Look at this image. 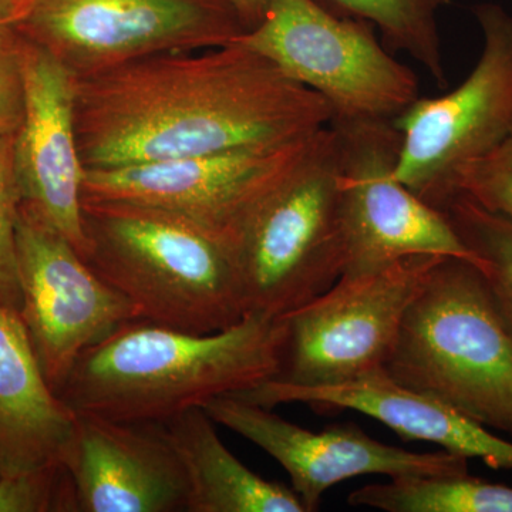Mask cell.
I'll return each mask as SVG.
<instances>
[{
  "instance_id": "6",
  "label": "cell",
  "mask_w": 512,
  "mask_h": 512,
  "mask_svg": "<svg viewBox=\"0 0 512 512\" xmlns=\"http://www.w3.org/2000/svg\"><path fill=\"white\" fill-rule=\"evenodd\" d=\"M319 94L332 124L389 121L419 99V80L390 55L372 26L318 0H268L258 25L234 40Z\"/></svg>"
},
{
  "instance_id": "16",
  "label": "cell",
  "mask_w": 512,
  "mask_h": 512,
  "mask_svg": "<svg viewBox=\"0 0 512 512\" xmlns=\"http://www.w3.org/2000/svg\"><path fill=\"white\" fill-rule=\"evenodd\" d=\"M232 396L266 409L302 403L316 412L355 410L380 421L403 440L427 441L467 460L478 458L495 470H512L511 441L436 397L394 382L384 370L333 386H295L272 379Z\"/></svg>"
},
{
  "instance_id": "10",
  "label": "cell",
  "mask_w": 512,
  "mask_h": 512,
  "mask_svg": "<svg viewBox=\"0 0 512 512\" xmlns=\"http://www.w3.org/2000/svg\"><path fill=\"white\" fill-rule=\"evenodd\" d=\"M323 130L281 146L84 168L82 198L140 202L174 212L221 242L235 258L255 215L298 170Z\"/></svg>"
},
{
  "instance_id": "27",
  "label": "cell",
  "mask_w": 512,
  "mask_h": 512,
  "mask_svg": "<svg viewBox=\"0 0 512 512\" xmlns=\"http://www.w3.org/2000/svg\"><path fill=\"white\" fill-rule=\"evenodd\" d=\"M25 5V0H0V26L16 25Z\"/></svg>"
},
{
  "instance_id": "4",
  "label": "cell",
  "mask_w": 512,
  "mask_h": 512,
  "mask_svg": "<svg viewBox=\"0 0 512 512\" xmlns=\"http://www.w3.org/2000/svg\"><path fill=\"white\" fill-rule=\"evenodd\" d=\"M384 373L512 436V325L471 262L443 258L431 269Z\"/></svg>"
},
{
  "instance_id": "15",
  "label": "cell",
  "mask_w": 512,
  "mask_h": 512,
  "mask_svg": "<svg viewBox=\"0 0 512 512\" xmlns=\"http://www.w3.org/2000/svg\"><path fill=\"white\" fill-rule=\"evenodd\" d=\"M77 512H187L190 484L164 423L76 413Z\"/></svg>"
},
{
  "instance_id": "28",
  "label": "cell",
  "mask_w": 512,
  "mask_h": 512,
  "mask_svg": "<svg viewBox=\"0 0 512 512\" xmlns=\"http://www.w3.org/2000/svg\"><path fill=\"white\" fill-rule=\"evenodd\" d=\"M25 2H28V0H25Z\"/></svg>"
},
{
  "instance_id": "19",
  "label": "cell",
  "mask_w": 512,
  "mask_h": 512,
  "mask_svg": "<svg viewBox=\"0 0 512 512\" xmlns=\"http://www.w3.org/2000/svg\"><path fill=\"white\" fill-rule=\"evenodd\" d=\"M348 501L386 512H512V488L468 473L400 477L357 488Z\"/></svg>"
},
{
  "instance_id": "23",
  "label": "cell",
  "mask_w": 512,
  "mask_h": 512,
  "mask_svg": "<svg viewBox=\"0 0 512 512\" xmlns=\"http://www.w3.org/2000/svg\"><path fill=\"white\" fill-rule=\"evenodd\" d=\"M15 136H0V303L20 311L18 265H16V224L20 197L13 165Z\"/></svg>"
},
{
  "instance_id": "12",
  "label": "cell",
  "mask_w": 512,
  "mask_h": 512,
  "mask_svg": "<svg viewBox=\"0 0 512 512\" xmlns=\"http://www.w3.org/2000/svg\"><path fill=\"white\" fill-rule=\"evenodd\" d=\"M16 265L19 315L46 382L57 394L84 350L140 313L66 238L20 210Z\"/></svg>"
},
{
  "instance_id": "1",
  "label": "cell",
  "mask_w": 512,
  "mask_h": 512,
  "mask_svg": "<svg viewBox=\"0 0 512 512\" xmlns=\"http://www.w3.org/2000/svg\"><path fill=\"white\" fill-rule=\"evenodd\" d=\"M87 170L281 146L330 127L319 94L232 42L73 77Z\"/></svg>"
},
{
  "instance_id": "14",
  "label": "cell",
  "mask_w": 512,
  "mask_h": 512,
  "mask_svg": "<svg viewBox=\"0 0 512 512\" xmlns=\"http://www.w3.org/2000/svg\"><path fill=\"white\" fill-rule=\"evenodd\" d=\"M25 110L13 143L20 211L66 238L86 256L84 165L74 130L73 76L25 39Z\"/></svg>"
},
{
  "instance_id": "22",
  "label": "cell",
  "mask_w": 512,
  "mask_h": 512,
  "mask_svg": "<svg viewBox=\"0 0 512 512\" xmlns=\"http://www.w3.org/2000/svg\"><path fill=\"white\" fill-rule=\"evenodd\" d=\"M77 512L72 474L63 464L0 476V512Z\"/></svg>"
},
{
  "instance_id": "18",
  "label": "cell",
  "mask_w": 512,
  "mask_h": 512,
  "mask_svg": "<svg viewBox=\"0 0 512 512\" xmlns=\"http://www.w3.org/2000/svg\"><path fill=\"white\" fill-rule=\"evenodd\" d=\"M215 424L204 409L164 423L190 484L187 512H306L292 487L265 480L242 464Z\"/></svg>"
},
{
  "instance_id": "11",
  "label": "cell",
  "mask_w": 512,
  "mask_h": 512,
  "mask_svg": "<svg viewBox=\"0 0 512 512\" xmlns=\"http://www.w3.org/2000/svg\"><path fill=\"white\" fill-rule=\"evenodd\" d=\"M338 137L345 274L413 255L458 258L481 268L446 215L397 180L400 131L389 121L332 124Z\"/></svg>"
},
{
  "instance_id": "26",
  "label": "cell",
  "mask_w": 512,
  "mask_h": 512,
  "mask_svg": "<svg viewBox=\"0 0 512 512\" xmlns=\"http://www.w3.org/2000/svg\"><path fill=\"white\" fill-rule=\"evenodd\" d=\"M231 2L247 30L258 25L259 20L264 16L266 5H268V0H231Z\"/></svg>"
},
{
  "instance_id": "20",
  "label": "cell",
  "mask_w": 512,
  "mask_h": 512,
  "mask_svg": "<svg viewBox=\"0 0 512 512\" xmlns=\"http://www.w3.org/2000/svg\"><path fill=\"white\" fill-rule=\"evenodd\" d=\"M330 12L369 23L387 49L406 53L426 69L437 86L447 84L439 12L448 0H318Z\"/></svg>"
},
{
  "instance_id": "8",
  "label": "cell",
  "mask_w": 512,
  "mask_h": 512,
  "mask_svg": "<svg viewBox=\"0 0 512 512\" xmlns=\"http://www.w3.org/2000/svg\"><path fill=\"white\" fill-rule=\"evenodd\" d=\"M483 33L480 59L466 80L440 97H419L394 120L400 131L397 180L443 211L466 165L512 131V15L495 3L473 8Z\"/></svg>"
},
{
  "instance_id": "13",
  "label": "cell",
  "mask_w": 512,
  "mask_h": 512,
  "mask_svg": "<svg viewBox=\"0 0 512 512\" xmlns=\"http://www.w3.org/2000/svg\"><path fill=\"white\" fill-rule=\"evenodd\" d=\"M215 423L234 431L285 468L306 512L318 511L323 495L349 478L444 476L468 473L467 458L436 451L414 453L387 446L356 424L303 429L271 409L237 396H221L204 407Z\"/></svg>"
},
{
  "instance_id": "17",
  "label": "cell",
  "mask_w": 512,
  "mask_h": 512,
  "mask_svg": "<svg viewBox=\"0 0 512 512\" xmlns=\"http://www.w3.org/2000/svg\"><path fill=\"white\" fill-rule=\"evenodd\" d=\"M76 413L46 382L19 312L0 303V476L67 467Z\"/></svg>"
},
{
  "instance_id": "3",
  "label": "cell",
  "mask_w": 512,
  "mask_h": 512,
  "mask_svg": "<svg viewBox=\"0 0 512 512\" xmlns=\"http://www.w3.org/2000/svg\"><path fill=\"white\" fill-rule=\"evenodd\" d=\"M84 261L140 319L183 332H220L247 315L234 254L174 212L82 198Z\"/></svg>"
},
{
  "instance_id": "21",
  "label": "cell",
  "mask_w": 512,
  "mask_h": 512,
  "mask_svg": "<svg viewBox=\"0 0 512 512\" xmlns=\"http://www.w3.org/2000/svg\"><path fill=\"white\" fill-rule=\"evenodd\" d=\"M441 212L480 259V271L512 325V221L466 195H456Z\"/></svg>"
},
{
  "instance_id": "9",
  "label": "cell",
  "mask_w": 512,
  "mask_h": 512,
  "mask_svg": "<svg viewBox=\"0 0 512 512\" xmlns=\"http://www.w3.org/2000/svg\"><path fill=\"white\" fill-rule=\"evenodd\" d=\"M443 258L407 256L375 271L342 275L328 291L282 316L288 342L276 380L333 386L384 370L407 311Z\"/></svg>"
},
{
  "instance_id": "2",
  "label": "cell",
  "mask_w": 512,
  "mask_h": 512,
  "mask_svg": "<svg viewBox=\"0 0 512 512\" xmlns=\"http://www.w3.org/2000/svg\"><path fill=\"white\" fill-rule=\"evenodd\" d=\"M286 342L285 318L259 312L207 335L128 320L84 350L57 396L74 413L165 423L276 379Z\"/></svg>"
},
{
  "instance_id": "7",
  "label": "cell",
  "mask_w": 512,
  "mask_h": 512,
  "mask_svg": "<svg viewBox=\"0 0 512 512\" xmlns=\"http://www.w3.org/2000/svg\"><path fill=\"white\" fill-rule=\"evenodd\" d=\"M15 26L73 77L229 45L247 32L231 0H28Z\"/></svg>"
},
{
  "instance_id": "24",
  "label": "cell",
  "mask_w": 512,
  "mask_h": 512,
  "mask_svg": "<svg viewBox=\"0 0 512 512\" xmlns=\"http://www.w3.org/2000/svg\"><path fill=\"white\" fill-rule=\"evenodd\" d=\"M456 194L512 221V131L500 146L458 173Z\"/></svg>"
},
{
  "instance_id": "5",
  "label": "cell",
  "mask_w": 512,
  "mask_h": 512,
  "mask_svg": "<svg viewBox=\"0 0 512 512\" xmlns=\"http://www.w3.org/2000/svg\"><path fill=\"white\" fill-rule=\"evenodd\" d=\"M247 313L288 315L345 272L338 137L320 133L309 156L269 197L235 251Z\"/></svg>"
},
{
  "instance_id": "25",
  "label": "cell",
  "mask_w": 512,
  "mask_h": 512,
  "mask_svg": "<svg viewBox=\"0 0 512 512\" xmlns=\"http://www.w3.org/2000/svg\"><path fill=\"white\" fill-rule=\"evenodd\" d=\"M25 37L15 25L0 26V136H15L25 110Z\"/></svg>"
}]
</instances>
